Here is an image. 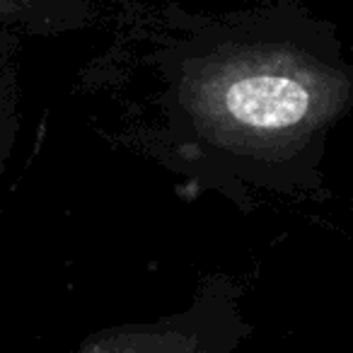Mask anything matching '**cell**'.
Segmentation results:
<instances>
[{"label":"cell","instance_id":"1","mask_svg":"<svg viewBox=\"0 0 353 353\" xmlns=\"http://www.w3.org/2000/svg\"><path fill=\"white\" fill-rule=\"evenodd\" d=\"M155 51L162 152L201 179L266 189L303 184L329 128L353 104V68L336 37L303 10L184 15Z\"/></svg>","mask_w":353,"mask_h":353},{"label":"cell","instance_id":"2","mask_svg":"<svg viewBox=\"0 0 353 353\" xmlns=\"http://www.w3.org/2000/svg\"><path fill=\"white\" fill-rule=\"evenodd\" d=\"M88 20V0H0V61H10L25 41L80 30Z\"/></svg>","mask_w":353,"mask_h":353},{"label":"cell","instance_id":"3","mask_svg":"<svg viewBox=\"0 0 353 353\" xmlns=\"http://www.w3.org/2000/svg\"><path fill=\"white\" fill-rule=\"evenodd\" d=\"M20 94H17V75L10 61H0V189L6 179L8 162L12 157L20 131Z\"/></svg>","mask_w":353,"mask_h":353}]
</instances>
